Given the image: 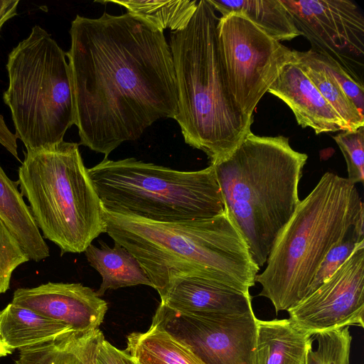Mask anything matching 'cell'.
Listing matches in <instances>:
<instances>
[{"label":"cell","mask_w":364,"mask_h":364,"mask_svg":"<svg viewBox=\"0 0 364 364\" xmlns=\"http://www.w3.org/2000/svg\"><path fill=\"white\" fill-rule=\"evenodd\" d=\"M66 53L80 144L105 157L178 113L176 80L164 31L129 13L77 15Z\"/></svg>","instance_id":"1"},{"label":"cell","mask_w":364,"mask_h":364,"mask_svg":"<svg viewBox=\"0 0 364 364\" xmlns=\"http://www.w3.org/2000/svg\"><path fill=\"white\" fill-rule=\"evenodd\" d=\"M106 233L139 261L161 296L183 277L213 280L249 292L259 268L228 211L209 218L156 222L104 209Z\"/></svg>","instance_id":"2"},{"label":"cell","mask_w":364,"mask_h":364,"mask_svg":"<svg viewBox=\"0 0 364 364\" xmlns=\"http://www.w3.org/2000/svg\"><path fill=\"white\" fill-rule=\"evenodd\" d=\"M219 18L208 0L198 2L186 27L171 31L169 46L178 93L175 119L185 142L214 165L251 132L253 119L237 105L229 87L218 37Z\"/></svg>","instance_id":"3"},{"label":"cell","mask_w":364,"mask_h":364,"mask_svg":"<svg viewBox=\"0 0 364 364\" xmlns=\"http://www.w3.org/2000/svg\"><path fill=\"white\" fill-rule=\"evenodd\" d=\"M307 159L287 137L251 132L228 157L212 165L225 208L259 268L300 202L298 187Z\"/></svg>","instance_id":"4"},{"label":"cell","mask_w":364,"mask_h":364,"mask_svg":"<svg viewBox=\"0 0 364 364\" xmlns=\"http://www.w3.org/2000/svg\"><path fill=\"white\" fill-rule=\"evenodd\" d=\"M364 205L355 184L332 172L325 173L311 193L300 200L277 237L255 282L259 296L269 299L276 312L287 311L308 294L329 250L363 222Z\"/></svg>","instance_id":"5"},{"label":"cell","mask_w":364,"mask_h":364,"mask_svg":"<svg viewBox=\"0 0 364 364\" xmlns=\"http://www.w3.org/2000/svg\"><path fill=\"white\" fill-rule=\"evenodd\" d=\"M20 192L43 237L65 253H81L106 232L104 208L79 144L62 142L26 151L18 168Z\"/></svg>","instance_id":"6"},{"label":"cell","mask_w":364,"mask_h":364,"mask_svg":"<svg viewBox=\"0 0 364 364\" xmlns=\"http://www.w3.org/2000/svg\"><path fill=\"white\" fill-rule=\"evenodd\" d=\"M105 210L156 222L213 218L225 203L212 165L178 171L134 158L105 157L87 168Z\"/></svg>","instance_id":"7"},{"label":"cell","mask_w":364,"mask_h":364,"mask_svg":"<svg viewBox=\"0 0 364 364\" xmlns=\"http://www.w3.org/2000/svg\"><path fill=\"white\" fill-rule=\"evenodd\" d=\"M66 57L51 36L37 25L8 55L9 86L3 100L10 109L15 134L26 151L62 142L74 124Z\"/></svg>","instance_id":"8"},{"label":"cell","mask_w":364,"mask_h":364,"mask_svg":"<svg viewBox=\"0 0 364 364\" xmlns=\"http://www.w3.org/2000/svg\"><path fill=\"white\" fill-rule=\"evenodd\" d=\"M218 37L231 93L243 114L253 119L259 100L283 68L294 63L293 50L236 13L219 18Z\"/></svg>","instance_id":"9"},{"label":"cell","mask_w":364,"mask_h":364,"mask_svg":"<svg viewBox=\"0 0 364 364\" xmlns=\"http://www.w3.org/2000/svg\"><path fill=\"white\" fill-rule=\"evenodd\" d=\"M311 50L363 85L364 18L349 0H281Z\"/></svg>","instance_id":"10"},{"label":"cell","mask_w":364,"mask_h":364,"mask_svg":"<svg viewBox=\"0 0 364 364\" xmlns=\"http://www.w3.org/2000/svg\"><path fill=\"white\" fill-rule=\"evenodd\" d=\"M257 320L253 311L203 316L160 304L151 323L188 346L205 364H255Z\"/></svg>","instance_id":"11"},{"label":"cell","mask_w":364,"mask_h":364,"mask_svg":"<svg viewBox=\"0 0 364 364\" xmlns=\"http://www.w3.org/2000/svg\"><path fill=\"white\" fill-rule=\"evenodd\" d=\"M289 319L314 336L350 326H364V240L321 285L287 310Z\"/></svg>","instance_id":"12"},{"label":"cell","mask_w":364,"mask_h":364,"mask_svg":"<svg viewBox=\"0 0 364 364\" xmlns=\"http://www.w3.org/2000/svg\"><path fill=\"white\" fill-rule=\"evenodd\" d=\"M11 303L63 323L74 332L100 328L107 303L80 283L48 282L17 289Z\"/></svg>","instance_id":"13"},{"label":"cell","mask_w":364,"mask_h":364,"mask_svg":"<svg viewBox=\"0 0 364 364\" xmlns=\"http://www.w3.org/2000/svg\"><path fill=\"white\" fill-rule=\"evenodd\" d=\"M160 298V304L173 311L188 315L228 316L252 311L250 292H243L199 277L172 279Z\"/></svg>","instance_id":"14"},{"label":"cell","mask_w":364,"mask_h":364,"mask_svg":"<svg viewBox=\"0 0 364 364\" xmlns=\"http://www.w3.org/2000/svg\"><path fill=\"white\" fill-rule=\"evenodd\" d=\"M267 92L289 106L302 128L310 127L316 134L349 130L309 78L294 63L283 68Z\"/></svg>","instance_id":"15"},{"label":"cell","mask_w":364,"mask_h":364,"mask_svg":"<svg viewBox=\"0 0 364 364\" xmlns=\"http://www.w3.org/2000/svg\"><path fill=\"white\" fill-rule=\"evenodd\" d=\"M311 336L289 318L257 319L255 364H306Z\"/></svg>","instance_id":"16"},{"label":"cell","mask_w":364,"mask_h":364,"mask_svg":"<svg viewBox=\"0 0 364 364\" xmlns=\"http://www.w3.org/2000/svg\"><path fill=\"white\" fill-rule=\"evenodd\" d=\"M17 185L18 182L11 181L0 165V217L29 260L40 262L49 257V248Z\"/></svg>","instance_id":"17"},{"label":"cell","mask_w":364,"mask_h":364,"mask_svg":"<svg viewBox=\"0 0 364 364\" xmlns=\"http://www.w3.org/2000/svg\"><path fill=\"white\" fill-rule=\"evenodd\" d=\"M73 332L63 323L11 302L0 311V339L11 352Z\"/></svg>","instance_id":"18"},{"label":"cell","mask_w":364,"mask_h":364,"mask_svg":"<svg viewBox=\"0 0 364 364\" xmlns=\"http://www.w3.org/2000/svg\"><path fill=\"white\" fill-rule=\"evenodd\" d=\"M100 247L90 244L84 251L90 266L102 277L100 288L95 291L101 297L107 290L136 285L152 287L136 258L125 247L114 242L112 247L100 241Z\"/></svg>","instance_id":"19"},{"label":"cell","mask_w":364,"mask_h":364,"mask_svg":"<svg viewBox=\"0 0 364 364\" xmlns=\"http://www.w3.org/2000/svg\"><path fill=\"white\" fill-rule=\"evenodd\" d=\"M104 338L100 328L68 333L20 349L16 364H96L97 352Z\"/></svg>","instance_id":"20"},{"label":"cell","mask_w":364,"mask_h":364,"mask_svg":"<svg viewBox=\"0 0 364 364\" xmlns=\"http://www.w3.org/2000/svg\"><path fill=\"white\" fill-rule=\"evenodd\" d=\"M222 16L240 14L278 41L301 36L281 0H208Z\"/></svg>","instance_id":"21"},{"label":"cell","mask_w":364,"mask_h":364,"mask_svg":"<svg viewBox=\"0 0 364 364\" xmlns=\"http://www.w3.org/2000/svg\"><path fill=\"white\" fill-rule=\"evenodd\" d=\"M125 350L137 364H205L188 346L152 323L146 331L127 336Z\"/></svg>","instance_id":"22"},{"label":"cell","mask_w":364,"mask_h":364,"mask_svg":"<svg viewBox=\"0 0 364 364\" xmlns=\"http://www.w3.org/2000/svg\"><path fill=\"white\" fill-rule=\"evenodd\" d=\"M294 63L312 82L326 102L332 107L349 130L364 126V116L346 96L325 64L321 56L311 49L293 50Z\"/></svg>","instance_id":"23"},{"label":"cell","mask_w":364,"mask_h":364,"mask_svg":"<svg viewBox=\"0 0 364 364\" xmlns=\"http://www.w3.org/2000/svg\"><path fill=\"white\" fill-rule=\"evenodd\" d=\"M124 6L136 16L164 31L181 30L186 26L196 10L198 1H107Z\"/></svg>","instance_id":"24"},{"label":"cell","mask_w":364,"mask_h":364,"mask_svg":"<svg viewBox=\"0 0 364 364\" xmlns=\"http://www.w3.org/2000/svg\"><path fill=\"white\" fill-rule=\"evenodd\" d=\"M317 346L309 348L306 364H349L352 337L349 327L319 332Z\"/></svg>","instance_id":"25"},{"label":"cell","mask_w":364,"mask_h":364,"mask_svg":"<svg viewBox=\"0 0 364 364\" xmlns=\"http://www.w3.org/2000/svg\"><path fill=\"white\" fill-rule=\"evenodd\" d=\"M363 240L364 223L361 222L327 253L310 285L307 295L326 282L349 257L355 246Z\"/></svg>","instance_id":"26"},{"label":"cell","mask_w":364,"mask_h":364,"mask_svg":"<svg viewBox=\"0 0 364 364\" xmlns=\"http://www.w3.org/2000/svg\"><path fill=\"white\" fill-rule=\"evenodd\" d=\"M341 151L346 165L348 179L353 184L364 180V126L342 131L333 136Z\"/></svg>","instance_id":"27"},{"label":"cell","mask_w":364,"mask_h":364,"mask_svg":"<svg viewBox=\"0 0 364 364\" xmlns=\"http://www.w3.org/2000/svg\"><path fill=\"white\" fill-rule=\"evenodd\" d=\"M28 261V257L0 217V294L9 289L14 271Z\"/></svg>","instance_id":"28"},{"label":"cell","mask_w":364,"mask_h":364,"mask_svg":"<svg viewBox=\"0 0 364 364\" xmlns=\"http://www.w3.org/2000/svg\"><path fill=\"white\" fill-rule=\"evenodd\" d=\"M332 75L340 85L346 96L364 116V87L357 82L340 66L329 62L321 56Z\"/></svg>","instance_id":"29"},{"label":"cell","mask_w":364,"mask_h":364,"mask_svg":"<svg viewBox=\"0 0 364 364\" xmlns=\"http://www.w3.org/2000/svg\"><path fill=\"white\" fill-rule=\"evenodd\" d=\"M96 364H137L125 350L112 346L105 338L101 341L95 358Z\"/></svg>","instance_id":"30"},{"label":"cell","mask_w":364,"mask_h":364,"mask_svg":"<svg viewBox=\"0 0 364 364\" xmlns=\"http://www.w3.org/2000/svg\"><path fill=\"white\" fill-rule=\"evenodd\" d=\"M17 136L7 127L3 116L0 114V144L18 161H21L18 154Z\"/></svg>","instance_id":"31"},{"label":"cell","mask_w":364,"mask_h":364,"mask_svg":"<svg viewBox=\"0 0 364 364\" xmlns=\"http://www.w3.org/2000/svg\"><path fill=\"white\" fill-rule=\"evenodd\" d=\"M19 0H0V31L4 24L17 15Z\"/></svg>","instance_id":"32"},{"label":"cell","mask_w":364,"mask_h":364,"mask_svg":"<svg viewBox=\"0 0 364 364\" xmlns=\"http://www.w3.org/2000/svg\"><path fill=\"white\" fill-rule=\"evenodd\" d=\"M9 353H11V352L5 348V346L3 345L0 339V358L5 356Z\"/></svg>","instance_id":"33"}]
</instances>
